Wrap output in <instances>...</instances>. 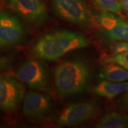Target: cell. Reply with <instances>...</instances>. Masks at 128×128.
<instances>
[{
    "label": "cell",
    "mask_w": 128,
    "mask_h": 128,
    "mask_svg": "<svg viewBox=\"0 0 128 128\" xmlns=\"http://www.w3.org/2000/svg\"><path fill=\"white\" fill-rule=\"evenodd\" d=\"M103 62L104 64L108 63L117 64L128 70V51L113 54V55L104 58Z\"/></svg>",
    "instance_id": "5bb4252c"
},
{
    "label": "cell",
    "mask_w": 128,
    "mask_h": 128,
    "mask_svg": "<svg viewBox=\"0 0 128 128\" xmlns=\"http://www.w3.org/2000/svg\"><path fill=\"white\" fill-rule=\"evenodd\" d=\"M88 45V40L82 34L70 30H59L41 36L33 46L32 52L38 58L55 60L71 51Z\"/></svg>",
    "instance_id": "6da1fadb"
},
{
    "label": "cell",
    "mask_w": 128,
    "mask_h": 128,
    "mask_svg": "<svg viewBox=\"0 0 128 128\" xmlns=\"http://www.w3.org/2000/svg\"><path fill=\"white\" fill-rule=\"evenodd\" d=\"M90 79L88 65L80 60H68L56 68L54 80L61 97L80 93L86 89Z\"/></svg>",
    "instance_id": "7a4b0ae2"
},
{
    "label": "cell",
    "mask_w": 128,
    "mask_h": 128,
    "mask_svg": "<svg viewBox=\"0 0 128 128\" xmlns=\"http://www.w3.org/2000/svg\"><path fill=\"white\" fill-rule=\"evenodd\" d=\"M128 91V81L113 82L104 80L92 88V92L94 94L108 98H113Z\"/></svg>",
    "instance_id": "8fae6325"
},
{
    "label": "cell",
    "mask_w": 128,
    "mask_h": 128,
    "mask_svg": "<svg viewBox=\"0 0 128 128\" xmlns=\"http://www.w3.org/2000/svg\"><path fill=\"white\" fill-rule=\"evenodd\" d=\"M26 31L18 18L12 14H0V49L22 43L26 37Z\"/></svg>",
    "instance_id": "8992f818"
},
{
    "label": "cell",
    "mask_w": 128,
    "mask_h": 128,
    "mask_svg": "<svg viewBox=\"0 0 128 128\" xmlns=\"http://www.w3.org/2000/svg\"><path fill=\"white\" fill-rule=\"evenodd\" d=\"M14 60L12 56L7 55L0 56V72L12 68Z\"/></svg>",
    "instance_id": "2e32d148"
},
{
    "label": "cell",
    "mask_w": 128,
    "mask_h": 128,
    "mask_svg": "<svg viewBox=\"0 0 128 128\" xmlns=\"http://www.w3.org/2000/svg\"><path fill=\"white\" fill-rule=\"evenodd\" d=\"M95 2L108 12L120 14L122 12V7L119 0H94Z\"/></svg>",
    "instance_id": "9a60e30c"
},
{
    "label": "cell",
    "mask_w": 128,
    "mask_h": 128,
    "mask_svg": "<svg viewBox=\"0 0 128 128\" xmlns=\"http://www.w3.org/2000/svg\"><path fill=\"white\" fill-rule=\"evenodd\" d=\"M8 7L28 23L40 24L48 17L47 10L40 0H7Z\"/></svg>",
    "instance_id": "9c48e42d"
},
{
    "label": "cell",
    "mask_w": 128,
    "mask_h": 128,
    "mask_svg": "<svg viewBox=\"0 0 128 128\" xmlns=\"http://www.w3.org/2000/svg\"><path fill=\"white\" fill-rule=\"evenodd\" d=\"M1 8H0V14H1Z\"/></svg>",
    "instance_id": "ffe728a7"
},
{
    "label": "cell",
    "mask_w": 128,
    "mask_h": 128,
    "mask_svg": "<svg viewBox=\"0 0 128 128\" xmlns=\"http://www.w3.org/2000/svg\"><path fill=\"white\" fill-rule=\"evenodd\" d=\"M119 107L124 110H128V91L118 101Z\"/></svg>",
    "instance_id": "ac0fdd59"
},
{
    "label": "cell",
    "mask_w": 128,
    "mask_h": 128,
    "mask_svg": "<svg viewBox=\"0 0 128 128\" xmlns=\"http://www.w3.org/2000/svg\"><path fill=\"white\" fill-rule=\"evenodd\" d=\"M53 8L62 20L80 26H86L91 16L84 0H54Z\"/></svg>",
    "instance_id": "277c9868"
},
{
    "label": "cell",
    "mask_w": 128,
    "mask_h": 128,
    "mask_svg": "<svg viewBox=\"0 0 128 128\" xmlns=\"http://www.w3.org/2000/svg\"><path fill=\"white\" fill-rule=\"evenodd\" d=\"M124 51H128V41H119L112 46V52L117 54Z\"/></svg>",
    "instance_id": "e0dca14e"
},
{
    "label": "cell",
    "mask_w": 128,
    "mask_h": 128,
    "mask_svg": "<svg viewBox=\"0 0 128 128\" xmlns=\"http://www.w3.org/2000/svg\"><path fill=\"white\" fill-rule=\"evenodd\" d=\"M26 94L20 81L8 75L0 76V108L13 111L19 106Z\"/></svg>",
    "instance_id": "5b68a950"
},
{
    "label": "cell",
    "mask_w": 128,
    "mask_h": 128,
    "mask_svg": "<svg viewBox=\"0 0 128 128\" xmlns=\"http://www.w3.org/2000/svg\"><path fill=\"white\" fill-rule=\"evenodd\" d=\"M97 111L95 102H84L68 105L57 119L59 126H76L86 122L94 117Z\"/></svg>",
    "instance_id": "52a82bcc"
},
{
    "label": "cell",
    "mask_w": 128,
    "mask_h": 128,
    "mask_svg": "<svg viewBox=\"0 0 128 128\" xmlns=\"http://www.w3.org/2000/svg\"><path fill=\"white\" fill-rule=\"evenodd\" d=\"M97 21L108 40L128 41V22L108 12L100 14Z\"/></svg>",
    "instance_id": "30bf717a"
},
{
    "label": "cell",
    "mask_w": 128,
    "mask_h": 128,
    "mask_svg": "<svg viewBox=\"0 0 128 128\" xmlns=\"http://www.w3.org/2000/svg\"><path fill=\"white\" fill-rule=\"evenodd\" d=\"M96 128H128V115L126 113L112 112L106 114L94 126Z\"/></svg>",
    "instance_id": "7c38bea8"
},
{
    "label": "cell",
    "mask_w": 128,
    "mask_h": 128,
    "mask_svg": "<svg viewBox=\"0 0 128 128\" xmlns=\"http://www.w3.org/2000/svg\"><path fill=\"white\" fill-rule=\"evenodd\" d=\"M16 77L32 88L39 91L47 90L49 74L45 64L36 60H28L19 66Z\"/></svg>",
    "instance_id": "3957f363"
},
{
    "label": "cell",
    "mask_w": 128,
    "mask_h": 128,
    "mask_svg": "<svg viewBox=\"0 0 128 128\" xmlns=\"http://www.w3.org/2000/svg\"><path fill=\"white\" fill-rule=\"evenodd\" d=\"M121 3L122 10L128 15V0H119Z\"/></svg>",
    "instance_id": "d6986e66"
},
{
    "label": "cell",
    "mask_w": 128,
    "mask_h": 128,
    "mask_svg": "<svg viewBox=\"0 0 128 128\" xmlns=\"http://www.w3.org/2000/svg\"><path fill=\"white\" fill-rule=\"evenodd\" d=\"M100 76L113 82L128 81V70L113 63L106 64L102 68Z\"/></svg>",
    "instance_id": "4fadbf2b"
},
{
    "label": "cell",
    "mask_w": 128,
    "mask_h": 128,
    "mask_svg": "<svg viewBox=\"0 0 128 128\" xmlns=\"http://www.w3.org/2000/svg\"><path fill=\"white\" fill-rule=\"evenodd\" d=\"M52 104L48 94L30 91L23 99V113L33 120H42L47 117L52 110Z\"/></svg>",
    "instance_id": "ba28073f"
}]
</instances>
